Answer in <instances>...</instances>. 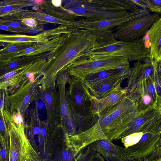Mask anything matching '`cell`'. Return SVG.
<instances>
[{"mask_svg":"<svg viewBox=\"0 0 161 161\" xmlns=\"http://www.w3.org/2000/svg\"><path fill=\"white\" fill-rule=\"evenodd\" d=\"M111 41L103 35L72 32L61 45L50 53L40 79L39 88L45 90L55 87L58 76L69 64L92 49Z\"/></svg>","mask_w":161,"mask_h":161,"instance_id":"1","label":"cell"},{"mask_svg":"<svg viewBox=\"0 0 161 161\" xmlns=\"http://www.w3.org/2000/svg\"><path fill=\"white\" fill-rule=\"evenodd\" d=\"M136 61L131 68L127 96L136 104L138 112L150 108L161 109V63L149 58Z\"/></svg>","mask_w":161,"mask_h":161,"instance_id":"2","label":"cell"},{"mask_svg":"<svg viewBox=\"0 0 161 161\" xmlns=\"http://www.w3.org/2000/svg\"><path fill=\"white\" fill-rule=\"evenodd\" d=\"M137 113L135 102L126 97L100 116L86 134L93 142L117 140L129 127Z\"/></svg>","mask_w":161,"mask_h":161,"instance_id":"3","label":"cell"},{"mask_svg":"<svg viewBox=\"0 0 161 161\" xmlns=\"http://www.w3.org/2000/svg\"><path fill=\"white\" fill-rule=\"evenodd\" d=\"M147 32L144 36L134 41L117 40L99 46L87 53L83 57L95 58L114 56L124 58L129 61H144L149 58L150 45Z\"/></svg>","mask_w":161,"mask_h":161,"instance_id":"4","label":"cell"},{"mask_svg":"<svg viewBox=\"0 0 161 161\" xmlns=\"http://www.w3.org/2000/svg\"><path fill=\"white\" fill-rule=\"evenodd\" d=\"M130 65L127 58L117 56L87 58L82 57L69 65L67 70L71 77L82 81L102 71Z\"/></svg>","mask_w":161,"mask_h":161,"instance_id":"5","label":"cell"},{"mask_svg":"<svg viewBox=\"0 0 161 161\" xmlns=\"http://www.w3.org/2000/svg\"><path fill=\"white\" fill-rule=\"evenodd\" d=\"M136 144L125 148L127 154L137 161H153L161 158V119L149 125Z\"/></svg>","mask_w":161,"mask_h":161,"instance_id":"6","label":"cell"},{"mask_svg":"<svg viewBox=\"0 0 161 161\" xmlns=\"http://www.w3.org/2000/svg\"><path fill=\"white\" fill-rule=\"evenodd\" d=\"M69 89L67 91L69 101L74 113L79 121L91 122L97 114L92 109L93 98L89 89L80 80L69 77Z\"/></svg>","mask_w":161,"mask_h":161,"instance_id":"7","label":"cell"},{"mask_svg":"<svg viewBox=\"0 0 161 161\" xmlns=\"http://www.w3.org/2000/svg\"><path fill=\"white\" fill-rule=\"evenodd\" d=\"M47 58V56L45 54L26 66L0 75V89L8 94H12L29 80L34 82L38 76L42 75Z\"/></svg>","mask_w":161,"mask_h":161,"instance_id":"8","label":"cell"},{"mask_svg":"<svg viewBox=\"0 0 161 161\" xmlns=\"http://www.w3.org/2000/svg\"><path fill=\"white\" fill-rule=\"evenodd\" d=\"M3 113L9 135V161H27L31 158V148L24 132V124L17 125L8 109Z\"/></svg>","mask_w":161,"mask_h":161,"instance_id":"9","label":"cell"},{"mask_svg":"<svg viewBox=\"0 0 161 161\" xmlns=\"http://www.w3.org/2000/svg\"><path fill=\"white\" fill-rule=\"evenodd\" d=\"M160 15L157 13H150L123 23L113 29L115 38L123 42H130L142 38L153 24L161 18Z\"/></svg>","mask_w":161,"mask_h":161,"instance_id":"10","label":"cell"},{"mask_svg":"<svg viewBox=\"0 0 161 161\" xmlns=\"http://www.w3.org/2000/svg\"><path fill=\"white\" fill-rule=\"evenodd\" d=\"M40 79L38 78L33 82L29 80L8 95V105L10 112L19 111L23 117L30 104L37 98Z\"/></svg>","mask_w":161,"mask_h":161,"instance_id":"11","label":"cell"},{"mask_svg":"<svg viewBox=\"0 0 161 161\" xmlns=\"http://www.w3.org/2000/svg\"><path fill=\"white\" fill-rule=\"evenodd\" d=\"M69 76L67 69L62 71L57 79L56 87L59 102L60 124L73 129L79 123V121L71 108L66 89Z\"/></svg>","mask_w":161,"mask_h":161,"instance_id":"12","label":"cell"},{"mask_svg":"<svg viewBox=\"0 0 161 161\" xmlns=\"http://www.w3.org/2000/svg\"><path fill=\"white\" fill-rule=\"evenodd\" d=\"M63 32L60 26L45 31L35 35L21 34H0V43H9L39 44L47 42L61 35Z\"/></svg>","mask_w":161,"mask_h":161,"instance_id":"13","label":"cell"},{"mask_svg":"<svg viewBox=\"0 0 161 161\" xmlns=\"http://www.w3.org/2000/svg\"><path fill=\"white\" fill-rule=\"evenodd\" d=\"M149 14L148 9L141 8L135 12H129L122 17L113 19L97 21H91L87 20L78 21H77V28L80 30L113 29L125 22L138 18Z\"/></svg>","mask_w":161,"mask_h":161,"instance_id":"14","label":"cell"},{"mask_svg":"<svg viewBox=\"0 0 161 161\" xmlns=\"http://www.w3.org/2000/svg\"><path fill=\"white\" fill-rule=\"evenodd\" d=\"M38 96L44 103L46 108L47 124L50 126L60 124L59 102L56 87L45 90L39 88Z\"/></svg>","mask_w":161,"mask_h":161,"instance_id":"15","label":"cell"},{"mask_svg":"<svg viewBox=\"0 0 161 161\" xmlns=\"http://www.w3.org/2000/svg\"><path fill=\"white\" fill-rule=\"evenodd\" d=\"M93 147L107 161H137L127 154L125 148L115 145L107 138L94 142Z\"/></svg>","mask_w":161,"mask_h":161,"instance_id":"16","label":"cell"},{"mask_svg":"<svg viewBox=\"0 0 161 161\" xmlns=\"http://www.w3.org/2000/svg\"><path fill=\"white\" fill-rule=\"evenodd\" d=\"M161 109L150 108L138 112L128 128L121 134L119 139L131 134L142 131L149 125L161 119Z\"/></svg>","mask_w":161,"mask_h":161,"instance_id":"17","label":"cell"},{"mask_svg":"<svg viewBox=\"0 0 161 161\" xmlns=\"http://www.w3.org/2000/svg\"><path fill=\"white\" fill-rule=\"evenodd\" d=\"M127 96L126 88L119 86L111 93L103 98L97 99L93 97L92 109L98 117L114 107Z\"/></svg>","mask_w":161,"mask_h":161,"instance_id":"18","label":"cell"},{"mask_svg":"<svg viewBox=\"0 0 161 161\" xmlns=\"http://www.w3.org/2000/svg\"><path fill=\"white\" fill-rule=\"evenodd\" d=\"M87 7L92 9L104 11L123 10L133 12L141 8L131 0H97L88 1Z\"/></svg>","mask_w":161,"mask_h":161,"instance_id":"19","label":"cell"},{"mask_svg":"<svg viewBox=\"0 0 161 161\" xmlns=\"http://www.w3.org/2000/svg\"><path fill=\"white\" fill-rule=\"evenodd\" d=\"M131 70L130 65L107 70L94 74L82 81L89 88L105 80L122 77L128 78Z\"/></svg>","mask_w":161,"mask_h":161,"instance_id":"20","label":"cell"},{"mask_svg":"<svg viewBox=\"0 0 161 161\" xmlns=\"http://www.w3.org/2000/svg\"><path fill=\"white\" fill-rule=\"evenodd\" d=\"M150 45L149 59L161 62V17L152 25L147 32Z\"/></svg>","mask_w":161,"mask_h":161,"instance_id":"21","label":"cell"},{"mask_svg":"<svg viewBox=\"0 0 161 161\" xmlns=\"http://www.w3.org/2000/svg\"><path fill=\"white\" fill-rule=\"evenodd\" d=\"M44 54L0 60V75L26 66L36 61Z\"/></svg>","mask_w":161,"mask_h":161,"instance_id":"22","label":"cell"},{"mask_svg":"<svg viewBox=\"0 0 161 161\" xmlns=\"http://www.w3.org/2000/svg\"><path fill=\"white\" fill-rule=\"evenodd\" d=\"M36 1L4 0L0 1V18L21 12L23 8L36 4Z\"/></svg>","mask_w":161,"mask_h":161,"instance_id":"23","label":"cell"},{"mask_svg":"<svg viewBox=\"0 0 161 161\" xmlns=\"http://www.w3.org/2000/svg\"><path fill=\"white\" fill-rule=\"evenodd\" d=\"M126 78L122 77L105 80L88 88L94 97L97 99H101L120 86L121 82Z\"/></svg>","mask_w":161,"mask_h":161,"instance_id":"24","label":"cell"},{"mask_svg":"<svg viewBox=\"0 0 161 161\" xmlns=\"http://www.w3.org/2000/svg\"><path fill=\"white\" fill-rule=\"evenodd\" d=\"M21 13L25 16L33 18L40 23L41 22H44L59 24L66 26L70 30V28H77V21L64 20L44 13L25 9L22 11Z\"/></svg>","mask_w":161,"mask_h":161,"instance_id":"25","label":"cell"},{"mask_svg":"<svg viewBox=\"0 0 161 161\" xmlns=\"http://www.w3.org/2000/svg\"><path fill=\"white\" fill-rule=\"evenodd\" d=\"M36 44L9 43L0 49V60H6L13 58L17 53L25 48Z\"/></svg>","mask_w":161,"mask_h":161,"instance_id":"26","label":"cell"},{"mask_svg":"<svg viewBox=\"0 0 161 161\" xmlns=\"http://www.w3.org/2000/svg\"><path fill=\"white\" fill-rule=\"evenodd\" d=\"M0 24L7 25L19 33H29L37 31L27 27L19 21L10 19L6 17L0 18Z\"/></svg>","mask_w":161,"mask_h":161,"instance_id":"27","label":"cell"},{"mask_svg":"<svg viewBox=\"0 0 161 161\" xmlns=\"http://www.w3.org/2000/svg\"><path fill=\"white\" fill-rule=\"evenodd\" d=\"M30 130L33 134L36 135L40 132L42 121L38 116L37 107L36 105L34 108H31L30 111Z\"/></svg>","mask_w":161,"mask_h":161,"instance_id":"28","label":"cell"},{"mask_svg":"<svg viewBox=\"0 0 161 161\" xmlns=\"http://www.w3.org/2000/svg\"><path fill=\"white\" fill-rule=\"evenodd\" d=\"M143 131L135 132L129 134L121 138L122 142L125 148L137 143L141 139Z\"/></svg>","mask_w":161,"mask_h":161,"instance_id":"29","label":"cell"},{"mask_svg":"<svg viewBox=\"0 0 161 161\" xmlns=\"http://www.w3.org/2000/svg\"><path fill=\"white\" fill-rule=\"evenodd\" d=\"M3 109H0V136L9 147V138L8 127L3 113Z\"/></svg>","mask_w":161,"mask_h":161,"instance_id":"30","label":"cell"},{"mask_svg":"<svg viewBox=\"0 0 161 161\" xmlns=\"http://www.w3.org/2000/svg\"><path fill=\"white\" fill-rule=\"evenodd\" d=\"M9 147L0 136V161H9Z\"/></svg>","mask_w":161,"mask_h":161,"instance_id":"31","label":"cell"},{"mask_svg":"<svg viewBox=\"0 0 161 161\" xmlns=\"http://www.w3.org/2000/svg\"><path fill=\"white\" fill-rule=\"evenodd\" d=\"M148 6V9L153 12L161 14V0H145Z\"/></svg>","mask_w":161,"mask_h":161,"instance_id":"32","label":"cell"},{"mask_svg":"<svg viewBox=\"0 0 161 161\" xmlns=\"http://www.w3.org/2000/svg\"><path fill=\"white\" fill-rule=\"evenodd\" d=\"M10 112L12 119L15 124L20 125L24 124L23 117L19 112L13 111Z\"/></svg>","mask_w":161,"mask_h":161,"instance_id":"33","label":"cell"},{"mask_svg":"<svg viewBox=\"0 0 161 161\" xmlns=\"http://www.w3.org/2000/svg\"><path fill=\"white\" fill-rule=\"evenodd\" d=\"M137 6L141 8L148 9V6L145 0H131Z\"/></svg>","mask_w":161,"mask_h":161,"instance_id":"34","label":"cell"},{"mask_svg":"<svg viewBox=\"0 0 161 161\" xmlns=\"http://www.w3.org/2000/svg\"><path fill=\"white\" fill-rule=\"evenodd\" d=\"M0 30L19 33L18 32L13 30L8 26L3 25L0 24Z\"/></svg>","mask_w":161,"mask_h":161,"instance_id":"35","label":"cell"},{"mask_svg":"<svg viewBox=\"0 0 161 161\" xmlns=\"http://www.w3.org/2000/svg\"><path fill=\"white\" fill-rule=\"evenodd\" d=\"M74 11L77 14H86V9L82 8H78L74 9Z\"/></svg>","mask_w":161,"mask_h":161,"instance_id":"36","label":"cell"},{"mask_svg":"<svg viewBox=\"0 0 161 161\" xmlns=\"http://www.w3.org/2000/svg\"><path fill=\"white\" fill-rule=\"evenodd\" d=\"M51 2L54 6L57 7L60 6L62 3L61 0H52Z\"/></svg>","mask_w":161,"mask_h":161,"instance_id":"37","label":"cell"},{"mask_svg":"<svg viewBox=\"0 0 161 161\" xmlns=\"http://www.w3.org/2000/svg\"><path fill=\"white\" fill-rule=\"evenodd\" d=\"M62 157L65 160H69L70 158L69 153L66 151H64L62 153Z\"/></svg>","mask_w":161,"mask_h":161,"instance_id":"38","label":"cell"},{"mask_svg":"<svg viewBox=\"0 0 161 161\" xmlns=\"http://www.w3.org/2000/svg\"><path fill=\"white\" fill-rule=\"evenodd\" d=\"M46 130L45 127H42L40 129V133L41 135L42 136H44L46 134Z\"/></svg>","mask_w":161,"mask_h":161,"instance_id":"39","label":"cell"},{"mask_svg":"<svg viewBox=\"0 0 161 161\" xmlns=\"http://www.w3.org/2000/svg\"><path fill=\"white\" fill-rule=\"evenodd\" d=\"M153 161H161V158H159Z\"/></svg>","mask_w":161,"mask_h":161,"instance_id":"40","label":"cell"}]
</instances>
